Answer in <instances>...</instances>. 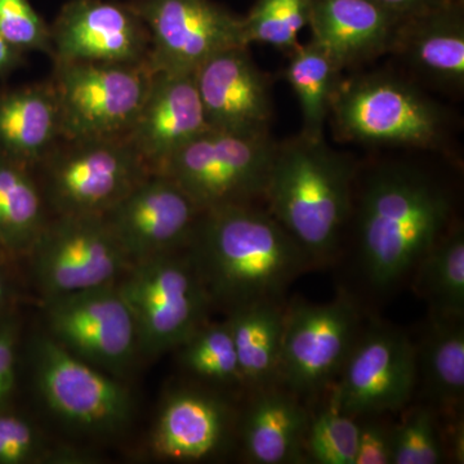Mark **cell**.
I'll list each match as a JSON object with an SVG mask.
<instances>
[{
  "instance_id": "cell-1",
  "label": "cell",
  "mask_w": 464,
  "mask_h": 464,
  "mask_svg": "<svg viewBox=\"0 0 464 464\" xmlns=\"http://www.w3.org/2000/svg\"><path fill=\"white\" fill-rule=\"evenodd\" d=\"M357 258L375 292H387L413 274L451 227L453 199L420 167H374L362 179L357 203Z\"/></svg>"
},
{
  "instance_id": "cell-2",
  "label": "cell",
  "mask_w": 464,
  "mask_h": 464,
  "mask_svg": "<svg viewBox=\"0 0 464 464\" xmlns=\"http://www.w3.org/2000/svg\"><path fill=\"white\" fill-rule=\"evenodd\" d=\"M188 255L212 304L230 311L284 293L313 264L268 210L227 206L201 213Z\"/></svg>"
},
{
  "instance_id": "cell-3",
  "label": "cell",
  "mask_w": 464,
  "mask_h": 464,
  "mask_svg": "<svg viewBox=\"0 0 464 464\" xmlns=\"http://www.w3.org/2000/svg\"><path fill=\"white\" fill-rule=\"evenodd\" d=\"M357 168L325 139L299 134L277 142L265 201L313 264L337 253L353 213Z\"/></svg>"
},
{
  "instance_id": "cell-4",
  "label": "cell",
  "mask_w": 464,
  "mask_h": 464,
  "mask_svg": "<svg viewBox=\"0 0 464 464\" xmlns=\"http://www.w3.org/2000/svg\"><path fill=\"white\" fill-rule=\"evenodd\" d=\"M342 142L442 152L451 137L450 112L411 76L387 70L343 76L329 114Z\"/></svg>"
},
{
  "instance_id": "cell-5",
  "label": "cell",
  "mask_w": 464,
  "mask_h": 464,
  "mask_svg": "<svg viewBox=\"0 0 464 464\" xmlns=\"http://www.w3.org/2000/svg\"><path fill=\"white\" fill-rule=\"evenodd\" d=\"M277 142L271 133L208 128L168 159L157 173L182 188L201 213L264 200Z\"/></svg>"
},
{
  "instance_id": "cell-6",
  "label": "cell",
  "mask_w": 464,
  "mask_h": 464,
  "mask_svg": "<svg viewBox=\"0 0 464 464\" xmlns=\"http://www.w3.org/2000/svg\"><path fill=\"white\" fill-rule=\"evenodd\" d=\"M118 288L136 323L140 353L146 356L181 347L204 325L212 304L190 255L179 250L133 264Z\"/></svg>"
},
{
  "instance_id": "cell-7",
  "label": "cell",
  "mask_w": 464,
  "mask_h": 464,
  "mask_svg": "<svg viewBox=\"0 0 464 464\" xmlns=\"http://www.w3.org/2000/svg\"><path fill=\"white\" fill-rule=\"evenodd\" d=\"M30 359L39 396L66 426L88 435L112 436L132 422L130 390L114 375L70 353L47 333L34 338Z\"/></svg>"
},
{
  "instance_id": "cell-8",
  "label": "cell",
  "mask_w": 464,
  "mask_h": 464,
  "mask_svg": "<svg viewBox=\"0 0 464 464\" xmlns=\"http://www.w3.org/2000/svg\"><path fill=\"white\" fill-rule=\"evenodd\" d=\"M53 81L63 140L127 136L155 72L140 63H54Z\"/></svg>"
},
{
  "instance_id": "cell-9",
  "label": "cell",
  "mask_w": 464,
  "mask_h": 464,
  "mask_svg": "<svg viewBox=\"0 0 464 464\" xmlns=\"http://www.w3.org/2000/svg\"><path fill=\"white\" fill-rule=\"evenodd\" d=\"M65 141L44 159L45 195L60 216H105L152 172L127 136Z\"/></svg>"
},
{
  "instance_id": "cell-10",
  "label": "cell",
  "mask_w": 464,
  "mask_h": 464,
  "mask_svg": "<svg viewBox=\"0 0 464 464\" xmlns=\"http://www.w3.org/2000/svg\"><path fill=\"white\" fill-rule=\"evenodd\" d=\"M362 331L359 308L347 295L326 304L285 306L279 381L301 400L314 399L340 377Z\"/></svg>"
},
{
  "instance_id": "cell-11",
  "label": "cell",
  "mask_w": 464,
  "mask_h": 464,
  "mask_svg": "<svg viewBox=\"0 0 464 464\" xmlns=\"http://www.w3.org/2000/svg\"><path fill=\"white\" fill-rule=\"evenodd\" d=\"M29 255L44 301L109 285L132 266L105 216L58 217L45 224Z\"/></svg>"
},
{
  "instance_id": "cell-12",
  "label": "cell",
  "mask_w": 464,
  "mask_h": 464,
  "mask_svg": "<svg viewBox=\"0 0 464 464\" xmlns=\"http://www.w3.org/2000/svg\"><path fill=\"white\" fill-rule=\"evenodd\" d=\"M130 7L148 29L154 72L194 74L218 52L249 47L243 16L215 0H139Z\"/></svg>"
},
{
  "instance_id": "cell-13",
  "label": "cell",
  "mask_w": 464,
  "mask_h": 464,
  "mask_svg": "<svg viewBox=\"0 0 464 464\" xmlns=\"http://www.w3.org/2000/svg\"><path fill=\"white\" fill-rule=\"evenodd\" d=\"M47 333L70 353L119 377L140 353L132 313L118 286H97L44 301Z\"/></svg>"
},
{
  "instance_id": "cell-14",
  "label": "cell",
  "mask_w": 464,
  "mask_h": 464,
  "mask_svg": "<svg viewBox=\"0 0 464 464\" xmlns=\"http://www.w3.org/2000/svg\"><path fill=\"white\" fill-rule=\"evenodd\" d=\"M417 382V353L408 335L374 322L360 331L331 399L355 418L389 414L408 405Z\"/></svg>"
},
{
  "instance_id": "cell-15",
  "label": "cell",
  "mask_w": 464,
  "mask_h": 464,
  "mask_svg": "<svg viewBox=\"0 0 464 464\" xmlns=\"http://www.w3.org/2000/svg\"><path fill=\"white\" fill-rule=\"evenodd\" d=\"M200 216L173 179L151 172L105 218L133 265L188 246Z\"/></svg>"
},
{
  "instance_id": "cell-16",
  "label": "cell",
  "mask_w": 464,
  "mask_h": 464,
  "mask_svg": "<svg viewBox=\"0 0 464 464\" xmlns=\"http://www.w3.org/2000/svg\"><path fill=\"white\" fill-rule=\"evenodd\" d=\"M54 63L148 61V29L130 5L69 0L51 26Z\"/></svg>"
},
{
  "instance_id": "cell-17",
  "label": "cell",
  "mask_w": 464,
  "mask_h": 464,
  "mask_svg": "<svg viewBox=\"0 0 464 464\" xmlns=\"http://www.w3.org/2000/svg\"><path fill=\"white\" fill-rule=\"evenodd\" d=\"M248 48L218 52L194 72L209 128L246 134L270 133L273 84L250 56Z\"/></svg>"
},
{
  "instance_id": "cell-18",
  "label": "cell",
  "mask_w": 464,
  "mask_h": 464,
  "mask_svg": "<svg viewBox=\"0 0 464 464\" xmlns=\"http://www.w3.org/2000/svg\"><path fill=\"white\" fill-rule=\"evenodd\" d=\"M418 84L449 94L464 91V2L404 18L391 52Z\"/></svg>"
},
{
  "instance_id": "cell-19",
  "label": "cell",
  "mask_w": 464,
  "mask_h": 464,
  "mask_svg": "<svg viewBox=\"0 0 464 464\" xmlns=\"http://www.w3.org/2000/svg\"><path fill=\"white\" fill-rule=\"evenodd\" d=\"M402 21L374 0H311L308 26L344 72L391 54Z\"/></svg>"
},
{
  "instance_id": "cell-20",
  "label": "cell",
  "mask_w": 464,
  "mask_h": 464,
  "mask_svg": "<svg viewBox=\"0 0 464 464\" xmlns=\"http://www.w3.org/2000/svg\"><path fill=\"white\" fill-rule=\"evenodd\" d=\"M208 128L194 74L155 72L127 139L157 172L177 150Z\"/></svg>"
},
{
  "instance_id": "cell-21",
  "label": "cell",
  "mask_w": 464,
  "mask_h": 464,
  "mask_svg": "<svg viewBox=\"0 0 464 464\" xmlns=\"http://www.w3.org/2000/svg\"><path fill=\"white\" fill-rule=\"evenodd\" d=\"M237 420L231 405L213 391L192 387L173 391L159 413L152 450L177 462L212 458L237 431Z\"/></svg>"
},
{
  "instance_id": "cell-22",
  "label": "cell",
  "mask_w": 464,
  "mask_h": 464,
  "mask_svg": "<svg viewBox=\"0 0 464 464\" xmlns=\"http://www.w3.org/2000/svg\"><path fill=\"white\" fill-rule=\"evenodd\" d=\"M237 420L244 456L255 464L302 463L311 414L280 384L249 391Z\"/></svg>"
},
{
  "instance_id": "cell-23",
  "label": "cell",
  "mask_w": 464,
  "mask_h": 464,
  "mask_svg": "<svg viewBox=\"0 0 464 464\" xmlns=\"http://www.w3.org/2000/svg\"><path fill=\"white\" fill-rule=\"evenodd\" d=\"M61 116L51 83L0 93V155L29 168L56 148Z\"/></svg>"
},
{
  "instance_id": "cell-24",
  "label": "cell",
  "mask_w": 464,
  "mask_h": 464,
  "mask_svg": "<svg viewBox=\"0 0 464 464\" xmlns=\"http://www.w3.org/2000/svg\"><path fill=\"white\" fill-rule=\"evenodd\" d=\"M464 317H430L417 353V374L436 411L459 418L464 398Z\"/></svg>"
},
{
  "instance_id": "cell-25",
  "label": "cell",
  "mask_w": 464,
  "mask_h": 464,
  "mask_svg": "<svg viewBox=\"0 0 464 464\" xmlns=\"http://www.w3.org/2000/svg\"><path fill=\"white\" fill-rule=\"evenodd\" d=\"M228 326L244 389L279 384L280 355L285 323L284 302L261 301L228 313Z\"/></svg>"
},
{
  "instance_id": "cell-26",
  "label": "cell",
  "mask_w": 464,
  "mask_h": 464,
  "mask_svg": "<svg viewBox=\"0 0 464 464\" xmlns=\"http://www.w3.org/2000/svg\"><path fill=\"white\" fill-rule=\"evenodd\" d=\"M286 57L288 63L283 76L301 105L304 119L301 134L310 139H324L332 101L344 72L314 41L299 44Z\"/></svg>"
},
{
  "instance_id": "cell-27",
  "label": "cell",
  "mask_w": 464,
  "mask_h": 464,
  "mask_svg": "<svg viewBox=\"0 0 464 464\" xmlns=\"http://www.w3.org/2000/svg\"><path fill=\"white\" fill-rule=\"evenodd\" d=\"M44 226L41 190L27 167L0 155V246L29 253Z\"/></svg>"
},
{
  "instance_id": "cell-28",
  "label": "cell",
  "mask_w": 464,
  "mask_h": 464,
  "mask_svg": "<svg viewBox=\"0 0 464 464\" xmlns=\"http://www.w3.org/2000/svg\"><path fill=\"white\" fill-rule=\"evenodd\" d=\"M415 288L431 315L464 317V231L451 225L414 270Z\"/></svg>"
},
{
  "instance_id": "cell-29",
  "label": "cell",
  "mask_w": 464,
  "mask_h": 464,
  "mask_svg": "<svg viewBox=\"0 0 464 464\" xmlns=\"http://www.w3.org/2000/svg\"><path fill=\"white\" fill-rule=\"evenodd\" d=\"M181 348L183 366L200 380L217 386L244 387L227 320L204 324Z\"/></svg>"
},
{
  "instance_id": "cell-30",
  "label": "cell",
  "mask_w": 464,
  "mask_h": 464,
  "mask_svg": "<svg viewBox=\"0 0 464 464\" xmlns=\"http://www.w3.org/2000/svg\"><path fill=\"white\" fill-rule=\"evenodd\" d=\"M311 0H257L243 16L246 43L271 45L284 54L295 50L310 21Z\"/></svg>"
},
{
  "instance_id": "cell-31",
  "label": "cell",
  "mask_w": 464,
  "mask_h": 464,
  "mask_svg": "<svg viewBox=\"0 0 464 464\" xmlns=\"http://www.w3.org/2000/svg\"><path fill=\"white\" fill-rule=\"evenodd\" d=\"M70 448L53 444L25 415L0 409V464L70 463L79 459Z\"/></svg>"
},
{
  "instance_id": "cell-32",
  "label": "cell",
  "mask_w": 464,
  "mask_h": 464,
  "mask_svg": "<svg viewBox=\"0 0 464 464\" xmlns=\"http://www.w3.org/2000/svg\"><path fill=\"white\" fill-rule=\"evenodd\" d=\"M359 438L357 418L341 411L332 399L311 415L304 458L316 464H355Z\"/></svg>"
},
{
  "instance_id": "cell-33",
  "label": "cell",
  "mask_w": 464,
  "mask_h": 464,
  "mask_svg": "<svg viewBox=\"0 0 464 464\" xmlns=\"http://www.w3.org/2000/svg\"><path fill=\"white\" fill-rule=\"evenodd\" d=\"M444 436L431 405H417L393 426V464H438L445 459Z\"/></svg>"
},
{
  "instance_id": "cell-34",
  "label": "cell",
  "mask_w": 464,
  "mask_h": 464,
  "mask_svg": "<svg viewBox=\"0 0 464 464\" xmlns=\"http://www.w3.org/2000/svg\"><path fill=\"white\" fill-rule=\"evenodd\" d=\"M0 34L24 54L27 52L52 54L51 26L30 0H0Z\"/></svg>"
},
{
  "instance_id": "cell-35",
  "label": "cell",
  "mask_w": 464,
  "mask_h": 464,
  "mask_svg": "<svg viewBox=\"0 0 464 464\" xmlns=\"http://www.w3.org/2000/svg\"><path fill=\"white\" fill-rule=\"evenodd\" d=\"M386 414L357 417L359 438L355 464L392 463L393 424L382 418Z\"/></svg>"
},
{
  "instance_id": "cell-36",
  "label": "cell",
  "mask_w": 464,
  "mask_h": 464,
  "mask_svg": "<svg viewBox=\"0 0 464 464\" xmlns=\"http://www.w3.org/2000/svg\"><path fill=\"white\" fill-rule=\"evenodd\" d=\"M20 324L14 316H0V409L9 405L16 386Z\"/></svg>"
},
{
  "instance_id": "cell-37",
  "label": "cell",
  "mask_w": 464,
  "mask_h": 464,
  "mask_svg": "<svg viewBox=\"0 0 464 464\" xmlns=\"http://www.w3.org/2000/svg\"><path fill=\"white\" fill-rule=\"evenodd\" d=\"M374 2L399 16L408 18L429 14L435 9L447 7L453 3L464 2V0H374Z\"/></svg>"
},
{
  "instance_id": "cell-38",
  "label": "cell",
  "mask_w": 464,
  "mask_h": 464,
  "mask_svg": "<svg viewBox=\"0 0 464 464\" xmlns=\"http://www.w3.org/2000/svg\"><path fill=\"white\" fill-rule=\"evenodd\" d=\"M24 53L9 44L0 34V78H5L23 65Z\"/></svg>"
},
{
  "instance_id": "cell-39",
  "label": "cell",
  "mask_w": 464,
  "mask_h": 464,
  "mask_svg": "<svg viewBox=\"0 0 464 464\" xmlns=\"http://www.w3.org/2000/svg\"><path fill=\"white\" fill-rule=\"evenodd\" d=\"M8 298V285L7 282H5V276L0 273V307L3 306L5 301Z\"/></svg>"
}]
</instances>
